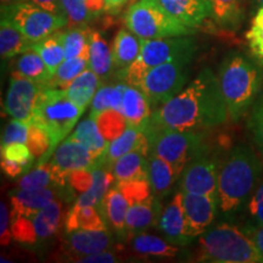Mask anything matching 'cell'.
<instances>
[{
	"instance_id": "obj_1",
	"label": "cell",
	"mask_w": 263,
	"mask_h": 263,
	"mask_svg": "<svg viewBox=\"0 0 263 263\" xmlns=\"http://www.w3.org/2000/svg\"><path fill=\"white\" fill-rule=\"evenodd\" d=\"M227 118L218 77L205 68L178 95L154 110L147 126L200 132L219 126Z\"/></svg>"
},
{
	"instance_id": "obj_2",
	"label": "cell",
	"mask_w": 263,
	"mask_h": 263,
	"mask_svg": "<svg viewBox=\"0 0 263 263\" xmlns=\"http://www.w3.org/2000/svg\"><path fill=\"white\" fill-rule=\"evenodd\" d=\"M262 172L263 164L251 147L238 145L230 150L219 167L217 180L218 207L223 215H235L248 205Z\"/></svg>"
},
{
	"instance_id": "obj_3",
	"label": "cell",
	"mask_w": 263,
	"mask_h": 263,
	"mask_svg": "<svg viewBox=\"0 0 263 263\" xmlns=\"http://www.w3.org/2000/svg\"><path fill=\"white\" fill-rule=\"evenodd\" d=\"M228 117L238 121L252 106L261 93L262 71L240 54H229L222 61L218 73Z\"/></svg>"
},
{
	"instance_id": "obj_4",
	"label": "cell",
	"mask_w": 263,
	"mask_h": 263,
	"mask_svg": "<svg viewBox=\"0 0 263 263\" xmlns=\"http://www.w3.org/2000/svg\"><path fill=\"white\" fill-rule=\"evenodd\" d=\"M84 111L68 99L65 89L45 87L39 95L32 122L48 133L50 138V151L48 161L60 144L73 129Z\"/></svg>"
},
{
	"instance_id": "obj_5",
	"label": "cell",
	"mask_w": 263,
	"mask_h": 263,
	"mask_svg": "<svg viewBox=\"0 0 263 263\" xmlns=\"http://www.w3.org/2000/svg\"><path fill=\"white\" fill-rule=\"evenodd\" d=\"M200 261L218 263L259 262L254 240L238 227L221 223L207 230L199 239Z\"/></svg>"
},
{
	"instance_id": "obj_6",
	"label": "cell",
	"mask_w": 263,
	"mask_h": 263,
	"mask_svg": "<svg viewBox=\"0 0 263 263\" xmlns=\"http://www.w3.org/2000/svg\"><path fill=\"white\" fill-rule=\"evenodd\" d=\"M144 132L149 140V155L167 161L178 178L189 161L203 150L202 137L199 132L156 128L147 124Z\"/></svg>"
},
{
	"instance_id": "obj_7",
	"label": "cell",
	"mask_w": 263,
	"mask_h": 263,
	"mask_svg": "<svg viewBox=\"0 0 263 263\" xmlns=\"http://www.w3.org/2000/svg\"><path fill=\"white\" fill-rule=\"evenodd\" d=\"M195 41L189 35L143 41L140 55L133 64L121 72L124 83L138 87L151 68L180 58H194Z\"/></svg>"
},
{
	"instance_id": "obj_8",
	"label": "cell",
	"mask_w": 263,
	"mask_h": 263,
	"mask_svg": "<svg viewBox=\"0 0 263 263\" xmlns=\"http://www.w3.org/2000/svg\"><path fill=\"white\" fill-rule=\"evenodd\" d=\"M124 21L127 28L144 41L185 37L195 32V29L180 24L167 14L156 0L134 3L128 9Z\"/></svg>"
},
{
	"instance_id": "obj_9",
	"label": "cell",
	"mask_w": 263,
	"mask_h": 263,
	"mask_svg": "<svg viewBox=\"0 0 263 263\" xmlns=\"http://www.w3.org/2000/svg\"><path fill=\"white\" fill-rule=\"evenodd\" d=\"M192 60L193 58H180L156 66L147 72L138 88L149 99L151 107L156 110L184 89Z\"/></svg>"
},
{
	"instance_id": "obj_10",
	"label": "cell",
	"mask_w": 263,
	"mask_h": 263,
	"mask_svg": "<svg viewBox=\"0 0 263 263\" xmlns=\"http://www.w3.org/2000/svg\"><path fill=\"white\" fill-rule=\"evenodd\" d=\"M2 16L11 20L33 44L68 26L66 16L52 14L27 2L2 11Z\"/></svg>"
},
{
	"instance_id": "obj_11",
	"label": "cell",
	"mask_w": 263,
	"mask_h": 263,
	"mask_svg": "<svg viewBox=\"0 0 263 263\" xmlns=\"http://www.w3.org/2000/svg\"><path fill=\"white\" fill-rule=\"evenodd\" d=\"M61 223L62 203L55 200L31 217H11L12 236L22 244H37L52 238L60 229Z\"/></svg>"
},
{
	"instance_id": "obj_12",
	"label": "cell",
	"mask_w": 263,
	"mask_h": 263,
	"mask_svg": "<svg viewBox=\"0 0 263 263\" xmlns=\"http://www.w3.org/2000/svg\"><path fill=\"white\" fill-rule=\"evenodd\" d=\"M48 162L54 183L59 186H64L67 184L71 173L93 168L97 164V159L84 145L74 140L66 139L55 149Z\"/></svg>"
},
{
	"instance_id": "obj_13",
	"label": "cell",
	"mask_w": 263,
	"mask_h": 263,
	"mask_svg": "<svg viewBox=\"0 0 263 263\" xmlns=\"http://www.w3.org/2000/svg\"><path fill=\"white\" fill-rule=\"evenodd\" d=\"M217 180V162L202 150L189 161L180 174V190L183 193L212 196L218 200Z\"/></svg>"
},
{
	"instance_id": "obj_14",
	"label": "cell",
	"mask_w": 263,
	"mask_h": 263,
	"mask_svg": "<svg viewBox=\"0 0 263 263\" xmlns=\"http://www.w3.org/2000/svg\"><path fill=\"white\" fill-rule=\"evenodd\" d=\"M44 88V84L29 78L11 74L5 99V110L9 116L31 123L38 98Z\"/></svg>"
},
{
	"instance_id": "obj_15",
	"label": "cell",
	"mask_w": 263,
	"mask_h": 263,
	"mask_svg": "<svg viewBox=\"0 0 263 263\" xmlns=\"http://www.w3.org/2000/svg\"><path fill=\"white\" fill-rule=\"evenodd\" d=\"M184 194V213H185V235L190 239L197 238L207 232L216 217L218 200L216 197Z\"/></svg>"
},
{
	"instance_id": "obj_16",
	"label": "cell",
	"mask_w": 263,
	"mask_h": 263,
	"mask_svg": "<svg viewBox=\"0 0 263 263\" xmlns=\"http://www.w3.org/2000/svg\"><path fill=\"white\" fill-rule=\"evenodd\" d=\"M112 239L110 233L106 230H74L67 233V238L64 240V252L71 261L77 262V259L84 256L97 254L100 251H106L111 248Z\"/></svg>"
},
{
	"instance_id": "obj_17",
	"label": "cell",
	"mask_w": 263,
	"mask_h": 263,
	"mask_svg": "<svg viewBox=\"0 0 263 263\" xmlns=\"http://www.w3.org/2000/svg\"><path fill=\"white\" fill-rule=\"evenodd\" d=\"M156 3L170 16L193 29L213 16L211 0H156Z\"/></svg>"
},
{
	"instance_id": "obj_18",
	"label": "cell",
	"mask_w": 263,
	"mask_h": 263,
	"mask_svg": "<svg viewBox=\"0 0 263 263\" xmlns=\"http://www.w3.org/2000/svg\"><path fill=\"white\" fill-rule=\"evenodd\" d=\"M184 194L182 190L174 195L159 219L160 230L168 241L174 245H188L193 239L185 235V213H184Z\"/></svg>"
},
{
	"instance_id": "obj_19",
	"label": "cell",
	"mask_w": 263,
	"mask_h": 263,
	"mask_svg": "<svg viewBox=\"0 0 263 263\" xmlns=\"http://www.w3.org/2000/svg\"><path fill=\"white\" fill-rule=\"evenodd\" d=\"M136 150L149 151V140L143 128L128 124L126 130L120 137L108 143L106 151L103 157L97 161L95 166H105L110 168L115 161Z\"/></svg>"
},
{
	"instance_id": "obj_20",
	"label": "cell",
	"mask_w": 263,
	"mask_h": 263,
	"mask_svg": "<svg viewBox=\"0 0 263 263\" xmlns=\"http://www.w3.org/2000/svg\"><path fill=\"white\" fill-rule=\"evenodd\" d=\"M11 217H31L57 200L54 188L34 190L16 189L11 193Z\"/></svg>"
},
{
	"instance_id": "obj_21",
	"label": "cell",
	"mask_w": 263,
	"mask_h": 263,
	"mask_svg": "<svg viewBox=\"0 0 263 263\" xmlns=\"http://www.w3.org/2000/svg\"><path fill=\"white\" fill-rule=\"evenodd\" d=\"M160 209L159 199H156L153 194L146 199L132 203L127 212L126 234L132 239L134 235L155 226L161 216Z\"/></svg>"
},
{
	"instance_id": "obj_22",
	"label": "cell",
	"mask_w": 263,
	"mask_h": 263,
	"mask_svg": "<svg viewBox=\"0 0 263 263\" xmlns=\"http://www.w3.org/2000/svg\"><path fill=\"white\" fill-rule=\"evenodd\" d=\"M117 183L149 180V151L136 150L115 161L108 168Z\"/></svg>"
},
{
	"instance_id": "obj_23",
	"label": "cell",
	"mask_w": 263,
	"mask_h": 263,
	"mask_svg": "<svg viewBox=\"0 0 263 263\" xmlns=\"http://www.w3.org/2000/svg\"><path fill=\"white\" fill-rule=\"evenodd\" d=\"M151 108L153 107L145 94L138 87L128 84L123 95L122 111H121L126 117L128 124L144 129L153 115Z\"/></svg>"
},
{
	"instance_id": "obj_24",
	"label": "cell",
	"mask_w": 263,
	"mask_h": 263,
	"mask_svg": "<svg viewBox=\"0 0 263 263\" xmlns=\"http://www.w3.org/2000/svg\"><path fill=\"white\" fill-rule=\"evenodd\" d=\"M91 172H93V184L87 192L78 195L74 203L84 206H95L103 215L105 196L116 179H115L112 172L105 166H94L91 168Z\"/></svg>"
},
{
	"instance_id": "obj_25",
	"label": "cell",
	"mask_w": 263,
	"mask_h": 263,
	"mask_svg": "<svg viewBox=\"0 0 263 263\" xmlns=\"http://www.w3.org/2000/svg\"><path fill=\"white\" fill-rule=\"evenodd\" d=\"M143 41L129 29L122 28L117 32L112 45L114 67L124 70L133 64L140 55Z\"/></svg>"
},
{
	"instance_id": "obj_26",
	"label": "cell",
	"mask_w": 263,
	"mask_h": 263,
	"mask_svg": "<svg viewBox=\"0 0 263 263\" xmlns=\"http://www.w3.org/2000/svg\"><path fill=\"white\" fill-rule=\"evenodd\" d=\"M33 43L17 28L9 17L2 16L0 22V54L3 59H11L32 50Z\"/></svg>"
},
{
	"instance_id": "obj_27",
	"label": "cell",
	"mask_w": 263,
	"mask_h": 263,
	"mask_svg": "<svg viewBox=\"0 0 263 263\" xmlns=\"http://www.w3.org/2000/svg\"><path fill=\"white\" fill-rule=\"evenodd\" d=\"M178 179L173 167L159 156L149 155V184L156 199H163L171 192L173 183Z\"/></svg>"
},
{
	"instance_id": "obj_28",
	"label": "cell",
	"mask_w": 263,
	"mask_h": 263,
	"mask_svg": "<svg viewBox=\"0 0 263 263\" xmlns=\"http://www.w3.org/2000/svg\"><path fill=\"white\" fill-rule=\"evenodd\" d=\"M106 230V223L100 211L95 206L74 203L65 219L66 233L74 230Z\"/></svg>"
},
{
	"instance_id": "obj_29",
	"label": "cell",
	"mask_w": 263,
	"mask_h": 263,
	"mask_svg": "<svg viewBox=\"0 0 263 263\" xmlns=\"http://www.w3.org/2000/svg\"><path fill=\"white\" fill-rule=\"evenodd\" d=\"M68 139L77 141L87 147L93 154L97 161L103 157L107 149L108 141L105 139L100 129H99L95 118L89 116L78 124L73 133L68 137Z\"/></svg>"
},
{
	"instance_id": "obj_30",
	"label": "cell",
	"mask_w": 263,
	"mask_h": 263,
	"mask_svg": "<svg viewBox=\"0 0 263 263\" xmlns=\"http://www.w3.org/2000/svg\"><path fill=\"white\" fill-rule=\"evenodd\" d=\"M129 209V202L117 186L108 190L104 200L103 216L110 222L116 234H126L127 212Z\"/></svg>"
},
{
	"instance_id": "obj_31",
	"label": "cell",
	"mask_w": 263,
	"mask_h": 263,
	"mask_svg": "<svg viewBox=\"0 0 263 263\" xmlns=\"http://www.w3.org/2000/svg\"><path fill=\"white\" fill-rule=\"evenodd\" d=\"M99 84L100 77L89 67L78 76L65 91L72 103L77 105L81 110L85 111L88 105L93 101L94 95L99 89Z\"/></svg>"
},
{
	"instance_id": "obj_32",
	"label": "cell",
	"mask_w": 263,
	"mask_h": 263,
	"mask_svg": "<svg viewBox=\"0 0 263 263\" xmlns=\"http://www.w3.org/2000/svg\"><path fill=\"white\" fill-rule=\"evenodd\" d=\"M132 249L137 254L149 257H168L173 258L179 255L180 250L178 246L167 242L162 238L156 235L147 234V233H139L132 238Z\"/></svg>"
},
{
	"instance_id": "obj_33",
	"label": "cell",
	"mask_w": 263,
	"mask_h": 263,
	"mask_svg": "<svg viewBox=\"0 0 263 263\" xmlns=\"http://www.w3.org/2000/svg\"><path fill=\"white\" fill-rule=\"evenodd\" d=\"M89 67L100 80L106 78L114 67L112 49L98 31H90V54Z\"/></svg>"
},
{
	"instance_id": "obj_34",
	"label": "cell",
	"mask_w": 263,
	"mask_h": 263,
	"mask_svg": "<svg viewBox=\"0 0 263 263\" xmlns=\"http://www.w3.org/2000/svg\"><path fill=\"white\" fill-rule=\"evenodd\" d=\"M90 31L91 29L87 26L70 27L67 31H60L66 59L82 58L89 60Z\"/></svg>"
},
{
	"instance_id": "obj_35",
	"label": "cell",
	"mask_w": 263,
	"mask_h": 263,
	"mask_svg": "<svg viewBox=\"0 0 263 263\" xmlns=\"http://www.w3.org/2000/svg\"><path fill=\"white\" fill-rule=\"evenodd\" d=\"M12 74L21 76L29 80L38 82L47 87L51 74L41 55L34 50H28L21 54L16 60L15 71Z\"/></svg>"
},
{
	"instance_id": "obj_36",
	"label": "cell",
	"mask_w": 263,
	"mask_h": 263,
	"mask_svg": "<svg viewBox=\"0 0 263 263\" xmlns=\"http://www.w3.org/2000/svg\"><path fill=\"white\" fill-rule=\"evenodd\" d=\"M127 83H120L117 85H104L99 87L95 93L93 101H91V108L89 116L94 117L103 111L106 110H117L122 111V100L124 91L127 89Z\"/></svg>"
},
{
	"instance_id": "obj_37",
	"label": "cell",
	"mask_w": 263,
	"mask_h": 263,
	"mask_svg": "<svg viewBox=\"0 0 263 263\" xmlns=\"http://www.w3.org/2000/svg\"><path fill=\"white\" fill-rule=\"evenodd\" d=\"M60 31L55 32L54 34L49 35V37L43 39L41 42L34 43L32 47V50L37 51L43 60H44L51 76L57 72L59 66L66 59L64 45H62L60 38Z\"/></svg>"
},
{
	"instance_id": "obj_38",
	"label": "cell",
	"mask_w": 263,
	"mask_h": 263,
	"mask_svg": "<svg viewBox=\"0 0 263 263\" xmlns=\"http://www.w3.org/2000/svg\"><path fill=\"white\" fill-rule=\"evenodd\" d=\"M87 68H89V60L87 59H65V61L59 66L57 72L51 76L47 87L66 89Z\"/></svg>"
},
{
	"instance_id": "obj_39",
	"label": "cell",
	"mask_w": 263,
	"mask_h": 263,
	"mask_svg": "<svg viewBox=\"0 0 263 263\" xmlns=\"http://www.w3.org/2000/svg\"><path fill=\"white\" fill-rule=\"evenodd\" d=\"M93 118H95L99 129L108 143L120 137L128 127V122L123 114L112 108L103 111Z\"/></svg>"
},
{
	"instance_id": "obj_40",
	"label": "cell",
	"mask_w": 263,
	"mask_h": 263,
	"mask_svg": "<svg viewBox=\"0 0 263 263\" xmlns=\"http://www.w3.org/2000/svg\"><path fill=\"white\" fill-rule=\"evenodd\" d=\"M61 5L67 17L68 27L87 26L98 16L89 8L87 0H61Z\"/></svg>"
},
{
	"instance_id": "obj_41",
	"label": "cell",
	"mask_w": 263,
	"mask_h": 263,
	"mask_svg": "<svg viewBox=\"0 0 263 263\" xmlns=\"http://www.w3.org/2000/svg\"><path fill=\"white\" fill-rule=\"evenodd\" d=\"M213 17L221 26L235 27L241 17L240 0H211Z\"/></svg>"
},
{
	"instance_id": "obj_42",
	"label": "cell",
	"mask_w": 263,
	"mask_h": 263,
	"mask_svg": "<svg viewBox=\"0 0 263 263\" xmlns=\"http://www.w3.org/2000/svg\"><path fill=\"white\" fill-rule=\"evenodd\" d=\"M57 184L54 183L51 176V170L49 162L38 164L34 170L25 174L17 184L20 190H34L43 188H54Z\"/></svg>"
},
{
	"instance_id": "obj_43",
	"label": "cell",
	"mask_w": 263,
	"mask_h": 263,
	"mask_svg": "<svg viewBox=\"0 0 263 263\" xmlns=\"http://www.w3.org/2000/svg\"><path fill=\"white\" fill-rule=\"evenodd\" d=\"M26 144H27L33 155L39 157L38 164L48 162V155L49 151H50L51 143L48 133L43 128L37 126V124H29L28 139Z\"/></svg>"
},
{
	"instance_id": "obj_44",
	"label": "cell",
	"mask_w": 263,
	"mask_h": 263,
	"mask_svg": "<svg viewBox=\"0 0 263 263\" xmlns=\"http://www.w3.org/2000/svg\"><path fill=\"white\" fill-rule=\"evenodd\" d=\"M248 211L250 219L245 233L250 234L263 227V180L261 184H258L257 189L255 190L251 199L249 200Z\"/></svg>"
},
{
	"instance_id": "obj_45",
	"label": "cell",
	"mask_w": 263,
	"mask_h": 263,
	"mask_svg": "<svg viewBox=\"0 0 263 263\" xmlns=\"http://www.w3.org/2000/svg\"><path fill=\"white\" fill-rule=\"evenodd\" d=\"M248 126L255 144L263 155V90H261L251 106Z\"/></svg>"
},
{
	"instance_id": "obj_46",
	"label": "cell",
	"mask_w": 263,
	"mask_h": 263,
	"mask_svg": "<svg viewBox=\"0 0 263 263\" xmlns=\"http://www.w3.org/2000/svg\"><path fill=\"white\" fill-rule=\"evenodd\" d=\"M246 39L252 54L263 61V6L252 20L251 28L246 33Z\"/></svg>"
},
{
	"instance_id": "obj_47",
	"label": "cell",
	"mask_w": 263,
	"mask_h": 263,
	"mask_svg": "<svg viewBox=\"0 0 263 263\" xmlns=\"http://www.w3.org/2000/svg\"><path fill=\"white\" fill-rule=\"evenodd\" d=\"M116 186L123 193V195L126 196L128 202H129V206L132 203L146 199L147 196H150L151 194H153L151 193L149 180L121 182V183H117Z\"/></svg>"
},
{
	"instance_id": "obj_48",
	"label": "cell",
	"mask_w": 263,
	"mask_h": 263,
	"mask_svg": "<svg viewBox=\"0 0 263 263\" xmlns=\"http://www.w3.org/2000/svg\"><path fill=\"white\" fill-rule=\"evenodd\" d=\"M2 157L21 163L27 170L32 166L35 159L27 144L25 143H12L9 145L2 146Z\"/></svg>"
},
{
	"instance_id": "obj_49",
	"label": "cell",
	"mask_w": 263,
	"mask_h": 263,
	"mask_svg": "<svg viewBox=\"0 0 263 263\" xmlns=\"http://www.w3.org/2000/svg\"><path fill=\"white\" fill-rule=\"evenodd\" d=\"M29 124L24 121L12 118L10 122L6 124L3 132L2 137V146L9 145L12 143H27L28 139Z\"/></svg>"
},
{
	"instance_id": "obj_50",
	"label": "cell",
	"mask_w": 263,
	"mask_h": 263,
	"mask_svg": "<svg viewBox=\"0 0 263 263\" xmlns=\"http://www.w3.org/2000/svg\"><path fill=\"white\" fill-rule=\"evenodd\" d=\"M67 184L74 193H78L81 195L82 193L87 192L93 184V172L90 170H82L76 171L68 176Z\"/></svg>"
},
{
	"instance_id": "obj_51",
	"label": "cell",
	"mask_w": 263,
	"mask_h": 263,
	"mask_svg": "<svg viewBox=\"0 0 263 263\" xmlns=\"http://www.w3.org/2000/svg\"><path fill=\"white\" fill-rule=\"evenodd\" d=\"M10 211L6 203L3 201L0 203V242L3 246L9 245L12 236L11 230V218H10Z\"/></svg>"
},
{
	"instance_id": "obj_52",
	"label": "cell",
	"mask_w": 263,
	"mask_h": 263,
	"mask_svg": "<svg viewBox=\"0 0 263 263\" xmlns=\"http://www.w3.org/2000/svg\"><path fill=\"white\" fill-rule=\"evenodd\" d=\"M77 262H82V263H114V262H117V259H116V256H115L112 252H107V250H106V251H100V252H97V254L84 256V257H81L80 259H77Z\"/></svg>"
},
{
	"instance_id": "obj_53",
	"label": "cell",
	"mask_w": 263,
	"mask_h": 263,
	"mask_svg": "<svg viewBox=\"0 0 263 263\" xmlns=\"http://www.w3.org/2000/svg\"><path fill=\"white\" fill-rule=\"evenodd\" d=\"M27 3H32V4L39 6V8L50 11L52 14L64 15V10H62L61 0H26Z\"/></svg>"
},
{
	"instance_id": "obj_54",
	"label": "cell",
	"mask_w": 263,
	"mask_h": 263,
	"mask_svg": "<svg viewBox=\"0 0 263 263\" xmlns=\"http://www.w3.org/2000/svg\"><path fill=\"white\" fill-rule=\"evenodd\" d=\"M2 170L6 176L11 177V178H15L18 174H21L24 171H27L25 166H22L21 163L15 162V161L8 160L5 157H2Z\"/></svg>"
},
{
	"instance_id": "obj_55",
	"label": "cell",
	"mask_w": 263,
	"mask_h": 263,
	"mask_svg": "<svg viewBox=\"0 0 263 263\" xmlns=\"http://www.w3.org/2000/svg\"><path fill=\"white\" fill-rule=\"evenodd\" d=\"M250 238L254 240L256 248L258 250V254H259V262H263V227L259 228L255 232L250 233Z\"/></svg>"
},
{
	"instance_id": "obj_56",
	"label": "cell",
	"mask_w": 263,
	"mask_h": 263,
	"mask_svg": "<svg viewBox=\"0 0 263 263\" xmlns=\"http://www.w3.org/2000/svg\"><path fill=\"white\" fill-rule=\"evenodd\" d=\"M128 0H105V10L108 12H117Z\"/></svg>"
},
{
	"instance_id": "obj_57",
	"label": "cell",
	"mask_w": 263,
	"mask_h": 263,
	"mask_svg": "<svg viewBox=\"0 0 263 263\" xmlns=\"http://www.w3.org/2000/svg\"><path fill=\"white\" fill-rule=\"evenodd\" d=\"M87 3L97 15H100L105 10V0H87Z\"/></svg>"
},
{
	"instance_id": "obj_58",
	"label": "cell",
	"mask_w": 263,
	"mask_h": 263,
	"mask_svg": "<svg viewBox=\"0 0 263 263\" xmlns=\"http://www.w3.org/2000/svg\"><path fill=\"white\" fill-rule=\"evenodd\" d=\"M25 2L26 0H0V4H2V11H5V10L14 8V6Z\"/></svg>"
},
{
	"instance_id": "obj_59",
	"label": "cell",
	"mask_w": 263,
	"mask_h": 263,
	"mask_svg": "<svg viewBox=\"0 0 263 263\" xmlns=\"http://www.w3.org/2000/svg\"><path fill=\"white\" fill-rule=\"evenodd\" d=\"M259 3H261V4L263 5V0H259Z\"/></svg>"
}]
</instances>
